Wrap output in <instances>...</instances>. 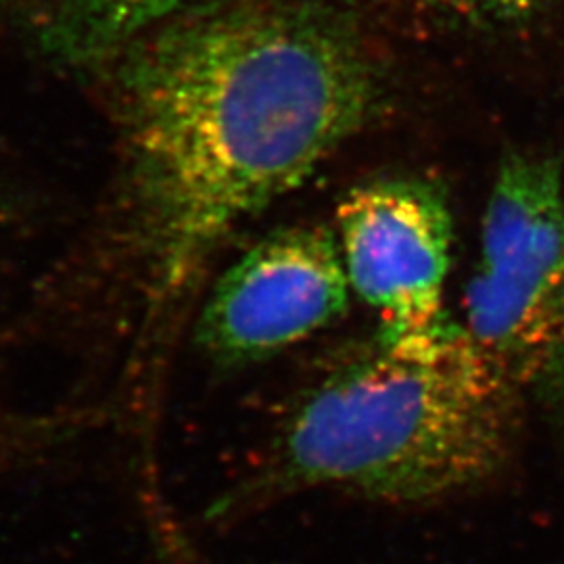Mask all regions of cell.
Instances as JSON below:
<instances>
[{
    "mask_svg": "<svg viewBox=\"0 0 564 564\" xmlns=\"http://www.w3.org/2000/svg\"><path fill=\"white\" fill-rule=\"evenodd\" d=\"M137 44L121 82L137 241L149 289L172 303L362 126L377 80L341 18L307 4L214 7Z\"/></svg>",
    "mask_w": 564,
    "mask_h": 564,
    "instance_id": "6da1fadb",
    "label": "cell"
},
{
    "mask_svg": "<svg viewBox=\"0 0 564 564\" xmlns=\"http://www.w3.org/2000/svg\"><path fill=\"white\" fill-rule=\"evenodd\" d=\"M523 402L463 324L431 347L377 339L303 391L270 475L391 505L444 500L505 468Z\"/></svg>",
    "mask_w": 564,
    "mask_h": 564,
    "instance_id": "7a4b0ae2",
    "label": "cell"
},
{
    "mask_svg": "<svg viewBox=\"0 0 564 564\" xmlns=\"http://www.w3.org/2000/svg\"><path fill=\"white\" fill-rule=\"evenodd\" d=\"M470 339L523 400L564 412V182L547 155L500 163L464 295Z\"/></svg>",
    "mask_w": 564,
    "mask_h": 564,
    "instance_id": "3957f363",
    "label": "cell"
},
{
    "mask_svg": "<svg viewBox=\"0 0 564 564\" xmlns=\"http://www.w3.org/2000/svg\"><path fill=\"white\" fill-rule=\"evenodd\" d=\"M337 241L351 291L381 318L395 347H431L458 324L445 314L454 220L440 182L391 176L356 186L337 209Z\"/></svg>",
    "mask_w": 564,
    "mask_h": 564,
    "instance_id": "277c9868",
    "label": "cell"
},
{
    "mask_svg": "<svg viewBox=\"0 0 564 564\" xmlns=\"http://www.w3.org/2000/svg\"><path fill=\"white\" fill-rule=\"evenodd\" d=\"M349 289L333 230L281 228L216 282L197 321V345L224 368L262 362L337 323Z\"/></svg>",
    "mask_w": 564,
    "mask_h": 564,
    "instance_id": "5b68a950",
    "label": "cell"
},
{
    "mask_svg": "<svg viewBox=\"0 0 564 564\" xmlns=\"http://www.w3.org/2000/svg\"><path fill=\"white\" fill-rule=\"evenodd\" d=\"M188 0H20L42 42L72 57H93L141 41Z\"/></svg>",
    "mask_w": 564,
    "mask_h": 564,
    "instance_id": "8992f818",
    "label": "cell"
},
{
    "mask_svg": "<svg viewBox=\"0 0 564 564\" xmlns=\"http://www.w3.org/2000/svg\"><path fill=\"white\" fill-rule=\"evenodd\" d=\"M426 7L454 20L477 25H512L533 18L547 0H423Z\"/></svg>",
    "mask_w": 564,
    "mask_h": 564,
    "instance_id": "52a82bcc",
    "label": "cell"
}]
</instances>
